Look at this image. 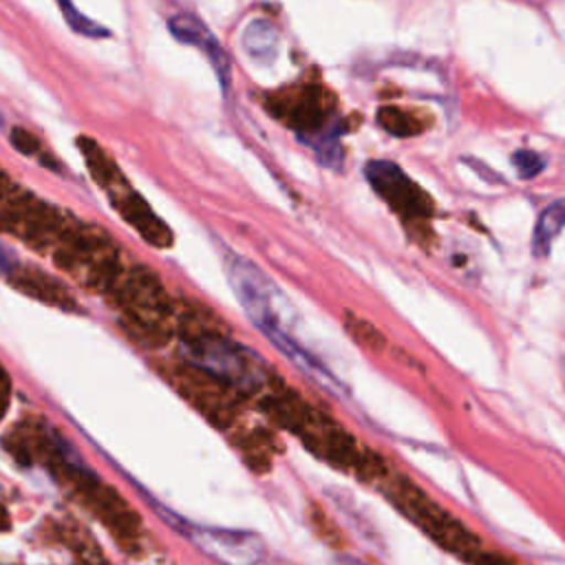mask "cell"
<instances>
[{"label": "cell", "mask_w": 565, "mask_h": 565, "mask_svg": "<svg viewBox=\"0 0 565 565\" xmlns=\"http://www.w3.org/2000/svg\"><path fill=\"white\" fill-rule=\"evenodd\" d=\"M364 177L373 185V190L388 201L395 210H399L406 216L424 214L428 210L426 196L411 183V179L391 161H369L364 166Z\"/></svg>", "instance_id": "6"}, {"label": "cell", "mask_w": 565, "mask_h": 565, "mask_svg": "<svg viewBox=\"0 0 565 565\" xmlns=\"http://www.w3.org/2000/svg\"><path fill=\"white\" fill-rule=\"evenodd\" d=\"M243 49L258 62H271L278 53V31L265 20H252L243 31Z\"/></svg>", "instance_id": "9"}, {"label": "cell", "mask_w": 565, "mask_h": 565, "mask_svg": "<svg viewBox=\"0 0 565 565\" xmlns=\"http://www.w3.org/2000/svg\"><path fill=\"white\" fill-rule=\"evenodd\" d=\"M181 353L192 366L243 391H256L267 380L265 362L252 349L227 335L207 331L188 333L181 340Z\"/></svg>", "instance_id": "1"}, {"label": "cell", "mask_w": 565, "mask_h": 565, "mask_svg": "<svg viewBox=\"0 0 565 565\" xmlns=\"http://www.w3.org/2000/svg\"><path fill=\"white\" fill-rule=\"evenodd\" d=\"M475 565H516L499 554H490V552H475Z\"/></svg>", "instance_id": "14"}, {"label": "cell", "mask_w": 565, "mask_h": 565, "mask_svg": "<svg viewBox=\"0 0 565 565\" xmlns=\"http://www.w3.org/2000/svg\"><path fill=\"white\" fill-rule=\"evenodd\" d=\"M57 4H60V11H62L64 20L68 22V26H71L75 33H79V35H84V38H108V35H110L108 29H104L102 24H97V22H93L90 18L82 15V13L75 9L73 0H57Z\"/></svg>", "instance_id": "11"}, {"label": "cell", "mask_w": 565, "mask_h": 565, "mask_svg": "<svg viewBox=\"0 0 565 565\" xmlns=\"http://www.w3.org/2000/svg\"><path fill=\"white\" fill-rule=\"evenodd\" d=\"M512 163L516 168V174L521 179H534L536 174L543 172L545 168V159L536 152V150H527V148H521L512 154Z\"/></svg>", "instance_id": "12"}, {"label": "cell", "mask_w": 565, "mask_h": 565, "mask_svg": "<svg viewBox=\"0 0 565 565\" xmlns=\"http://www.w3.org/2000/svg\"><path fill=\"white\" fill-rule=\"evenodd\" d=\"M0 128H4V117H2V113H0Z\"/></svg>", "instance_id": "17"}, {"label": "cell", "mask_w": 565, "mask_h": 565, "mask_svg": "<svg viewBox=\"0 0 565 565\" xmlns=\"http://www.w3.org/2000/svg\"><path fill=\"white\" fill-rule=\"evenodd\" d=\"M113 291L124 311L146 327H157L168 316L163 289L159 280L143 267H135L119 276V280L113 285Z\"/></svg>", "instance_id": "4"}, {"label": "cell", "mask_w": 565, "mask_h": 565, "mask_svg": "<svg viewBox=\"0 0 565 565\" xmlns=\"http://www.w3.org/2000/svg\"><path fill=\"white\" fill-rule=\"evenodd\" d=\"M20 269H22V263L15 258V254L11 249H7L0 243V278L11 282Z\"/></svg>", "instance_id": "13"}, {"label": "cell", "mask_w": 565, "mask_h": 565, "mask_svg": "<svg viewBox=\"0 0 565 565\" xmlns=\"http://www.w3.org/2000/svg\"><path fill=\"white\" fill-rule=\"evenodd\" d=\"M168 29L179 42L192 44V46L201 49L207 55L210 64L216 71L221 88L227 90L230 82H232V62H230L227 53L223 51V46L218 44V40L207 31V26L190 13H177L168 20Z\"/></svg>", "instance_id": "7"}, {"label": "cell", "mask_w": 565, "mask_h": 565, "mask_svg": "<svg viewBox=\"0 0 565 565\" xmlns=\"http://www.w3.org/2000/svg\"><path fill=\"white\" fill-rule=\"evenodd\" d=\"M79 148H82V154H84L95 181L108 194L115 210L139 234H143L148 243H152L157 247H168L170 245V230L150 212L146 201L126 183V179L117 172V168L102 152V148L90 139H79Z\"/></svg>", "instance_id": "2"}, {"label": "cell", "mask_w": 565, "mask_h": 565, "mask_svg": "<svg viewBox=\"0 0 565 565\" xmlns=\"http://www.w3.org/2000/svg\"><path fill=\"white\" fill-rule=\"evenodd\" d=\"M188 534L207 556L223 565H254L265 554L263 541L247 530L190 525Z\"/></svg>", "instance_id": "5"}, {"label": "cell", "mask_w": 565, "mask_h": 565, "mask_svg": "<svg viewBox=\"0 0 565 565\" xmlns=\"http://www.w3.org/2000/svg\"><path fill=\"white\" fill-rule=\"evenodd\" d=\"M335 565H364V563L358 561V558H353V556H338V558H335Z\"/></svg>", "instance_id": "15"}, {"label": "cell", "mask_w": 565, "mask_h": 565, "mask_svg": "<svg viewBox=\"0 0 565 565\" xmlns=\"http://www.w3.org/2000/svg\"><path fill=\"white\" fill-rule=\"evenodd\" d=\"M9 141H11V146H13L20 154L31 157V159H38V161H40V163H44L49 170H57V168H55V163L46 157V150L42 148L40 139H38L33 132H29L26 128L13 126V128L9 130Z\"/></svg>", "instance_id": "10"}, {"label": "cell", "mask_w": 565, "mask_h": 565, "mask_svg": "<svg viewBox=\"0 0 565 565\" xmlns=\"http://www.w3.org/2000/svg\"><path fill=\"white\" fill-rule=\"evenodd\" d=\"M391 497L404 514H408L430 539L441 543L446 550L468 558L479 550V539L475 534H470L455 516H450L444 508H439L408 481H397L391 488Z\"/></svg>", "instance_id": "3"}, {"label": "cell", "mask_w": 565, "mask_h": 565, "mask_svg": "<svg viewBox=\"0 0 565 565\" xmlns=\"http://www.w3.org/2000/svg\"><path fill=\"white\" fill-rule=\"evenodd\" d=\"M563 221H565V203L563 199L552 201L539 216L536 227H534V238H532V249L539 258L550 256L552 252V243L556 241V236L563 230Z\"/></svg>", "instance_id": "8"}, {"label": "cell", "mask_w": 565, "mask_h": 565, "mask_svg": "<svg viewBox=\"0 0 565 565\" xmlns=\"http://www.w3.org/2000/svg\"><path fill=\"white\" fill-rule=\"evenodd\" d=\"M7 179H9V174H7V172L0 168V190H2V185L7 183Z\"/></svg>", "instance_id": "16"}]
</instances>
